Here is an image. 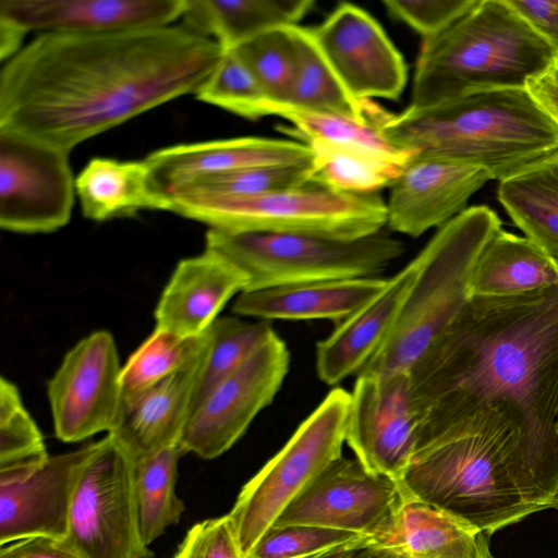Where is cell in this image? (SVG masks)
Masks as SVG:
<instances>
[{"instance_id":"cell-23","label":"cell","mask_w":558,"mask_h":558,"mask_svg":"<svg viewBox=\"0 0 558 558\" xmlns=\"http://www.w3.org/2000/svg\"><path fill=\"white\" fill-rule=\"evenodd\" d=\"M207 350L186 368L123 403L118 426L109 434L134 461L180 442Z\"/></svg>"},{"instance_id":"cell-29","label":"cell","mask_w":558,"mask_h":558,"mask_svg":"<svg viewBox=\"0 0 558 558\" xmlns=\"http://www.w3.org/2000/svg\"><path fill=\"white\" fill-rule=\"evenodd\" d=\"M497 196L525 236L558 259V151L499 182Z\"/></svg>"},{"instance_id":"cell-42","label":"cell","mask_w":558,"mask_h":558,"mask_svg":"<svg viewBox=\"0 0 558 558\" xmlns=\"http://www.w3.org/2000/svg\"><path fill=\"white\" fill-rule=\"evenodd\" d=\"M173 558H246L229 514L193 525Z\"/></svg>"},{"instance_id":"cell-31","label":"cell","mask_w":558,"mask_h":558,"mask_svg":"<svg viewBox=\"0 0 558 558\" xmlns=\"http://www.w3.org/2000/svg\"><path fill=\"white\" fill-rule=\"evenodd\" d=\"M295 50V74L289 99L293 107L348 116L368 121L365 101H357L343 87L326 60L311 28L287 26Z\"/></svg>"},{"instance_id":"cell-10","label":"cell","mask_w":558,"mask_h":558,"mask_svg":"<svg viewBox=\"0 0 558 558\" xmlns=\"http://www.w3.org/2000/svg\"><path fill=\"white\" fill-rule=\"evenodd\" d=\"M64 539L83 558L153 557L140 532L134 460L110 434L81 473Z\"/></svg>"},{"instance_id":"cell-44","label":"cell","mask_w":558,"mask_h":558,"mask_svg":"<svg viewBox=\"0 0 558 558\" xmlns=\"http://www.w3.org/2000/svg\"><path fill=\"white\" fill-rule=\"evenodd\" d=\"M0 558H83L65 539L29 537L1 545Z\"/></svg>"},{"instance_id":"cell-6","label":"cell","mask_w":558,"mask_h":558,"mask_svg":"<svg viewBox=\"0 0 558 558\" xmlns=\"http://www.w3.org/2000/svg\"><path fill=\"white\" fill-rule=\"evenodd\" d=\"M501 226L492 208L475 205L437 229L414 257L417 275L391 333L357 375L410 372L469 303L476 262Z\"/></svg>"},{"instance_id":"cell-45","label":"cell","mask_w":558,"mask_h":558,"mask_svg":"<svg viewBox=\"0 0 558 558\" xmlns=\"http://www.w3.org/2000/svg\"><path fill=\"white\" fill-rule=\"evenodd\" d=\"M526 89L558 124V53L545 71L527 82Z\"/></svg>"},{"instance_id":"cell-40","label":"cell","mask_w":558,"mask_h":558,"mask_svg":"<svg viewBox=\"0 0 558 558\" xmlns=\"http://www.w3.org/2000/svg\"><path fill=\"white\" fill-rule=\"evenodd\" d=\"M364 537L354 532L316 525L271 526L246 558H308Z\"/></svg>"},{"instance_id":"cell-26","label":"cell","mask_w":558,"mask_h":558,"mask_svg":"<svg viewBox=\"0 0 558 558\" xmlns=\"http://www.w3.org/2000/svg\"><path fill=\"white\" fill-rule=\"evenodd\" d=\"M82 214L94 221L131 217L141 210H170L173 203L161 192L143 160L92 158L75 178Z\"/></svg>"},{"instance_id":"cell-30","label":"cell","mask_w":558,"mask_h":558,"mask_svg":"<svg viewBox=\"0 0 558 558\" xmlns=\"http://www.w3.org/2000/svg\"><path fill=\"white\" fill-rule=\"evenodd\" d=\"M312 150V182L348 194H378L409 162L355 145L303 142Z\"/></svg>"},{"instance_id":"cell-16","label":"cell","mask_w":558,"mask_h":558,"mask_svg":"<svg viewBox=\"0 0 558 558\" xmlns=\"http://www.w3.org/2000/svg\"><path fill=\"white\" fill-rule=\"evenodd\" d=\"M401 499L397 481L367 471L356 459L340 457L281 512L272 526L316 525L372 537Z\"/></svg>"},{"instance_id":"cell-28","label":"cell","mask_w":558,"mask_h":558,"mask_svg":"<svg viewBox=\"0 0 558 558\" xmlns=\"http://www.w3.org/2000/svg\"><path fill=\"white\" fill-rule=\"evenodd\" d=\"M312 0H185L182 25L217 40L223 49L271 29L296 25Z\"/></svg>"},{"instance_id":"cell-14","label":"cell","mask_w":558,"mask_h":558,"mask_svg":"<svg viewBox=\"0 0 558 558\" xmlns=\"http://www.w3.org/2000/svg\"><path fill=\"white\" fill-rule=\"evenodd\" d=\"M350 396L345 442L367 471L398 482L416 446L410 374L357 375Z\"/></svg>"},{"instance_id":"cell-46","label":"cell","mask_w":558,"mask_h":558,"mask_svg":"<svg viewBox=\"0 0 558 558\" xmlns=\"http://www.w3.org/2000/svg\"><path fill=\"white\" fill-rule=\"evenodd\" d=\"M376 547L369 537H364L341 546L325 550L308 558H367Z\"/></svg>"},{"instance_id":"cell-9","label":"cell","mask_w":558,"mask_h":558,"mask_svg":"<svg viewBox=\"0 0 558 558\" xmlns=\"http://www.w3.org/2000/svg\"><path fill=\"white\" fill-rule=\"evenodd\" d=\"M350 397L347 390L332 388L286 445L242 487L228 514L245 557L281 512L342 457Z\"/></svg>"},{"instance_id":"cell-43","label":"cell","mask_w":558,"mask_h":558,"mask_svg":"<svg viewBox=\"0 0 558 558\" xmlns=\"http://www.w3.org/2000/svg\"><path fill=\"white\" fill-rule=\"evenodd\" d=\"M558 53V0H508Z\"/></svg>"},{"instance_id":"cell-13","label":"cell","mask_w":558,"mask_h":558,"mask_svg":"<svg viewBox=\"0 0 558 558\" xmlns=\"http://www.w3.org/2000/svg\"><path fill=\"white\" fill-rule=\"evenodd\" d=\"M289 365L288 347L275 332L192 411L179 445L203 459L228 451L274 401Z\"/></svg>"},{"instance_id":"cell-11","label":"cell","mask_w":558,"mask_h":558,"mask_svg":"<svg viewBox=\"0 0 558 558\" xmlns=\"http://www.w3.org/2000/svg\"><path fill=\"white\" fill-rule=\"evenodd\" d=\"M70 154L27 135L0 129V227L48 233L64 227L74 204Z\"/></svg>"},{"instance_id":"cell-21","label":"cell","mask_w":558,"mask_h":558,"mask_svg":"<svg viewBox=\"0 0 558 558\" xmlns=\"http://www.w3.org/2000/svg\"><path fill=\"white\" fill-rule=\"evenodd\" d=\"M418 270L413 258L385 288L316 345L319 379L335 386L359 374L391 333Z\"/></svg>"},{"instance_id":"cell-34","label":"cell","mask_w":558,"mask_h":558,"mask_svg":"<svg viewBox=\"0 0 558 558\" xmlns=\"http://www.w3.org/2000/svg\"><path fill=\"white\" fill-rule=\"evenodd\" d=\"M265 117L274 116L289 121L288 133L301 142L323 141L368 148L380 154L410 161L417 154L392 144L371 121L348 116L304 110L286 102L269 99L264 106Z\"/></svg>"},{"instance_id":"cell-33","label":"cell","mask_w":558,"mask_h":558,"mask_svg":"<svg viewBox=\"0 0 558 558\" xmlns=\"http://www.w3.org/2000/svg\"><path fill=\"white\" fill-rule=\"evenodd\" d=\"M209 341V328L203 335L190 338L155 328L122 367L123 403L190 366L206 352Z\"/></svg>"},{"instance_id":"cell-3","label":"cell","mask_w":558,"mask_h":558,"mask_svg":"<svg viewBox=\"0 0 558 558\" xmlns=\"http://www.w3.org/2000/svg\"><path fill=\"white\" fill-rule=\"evenodd\" d=\"M398 484L402 498L487 535L550 508L558 494L529 461L514 425L494 409L418 446Z\"/></svg>"},{"instance_id":"cell-4","label":"cell","mask_w":558,"mask_h":558,"mask_svg":"<svg viewBox=\"0 0 558 558\" xmlns=\"http://www.w3.org/2000/svg\"><path fill=\"white\" fill-rule=\"evenodd\" d=\"M368 120L399 148L482 168L498 182L558 151V124L526 87L400 113L375 104Z\"/></svg>"},{"instance_id":"cell-20","label":"cell","mask_w":558,"mask_h":558,"mask_svg":"<svg viewBox=\"0 0 558 558\" xmlns=\"http://www.w3.org/2000/svg\"><path fill=\"white\" fill-rule=\"evenodd\" d=\"M157 187L170 196L196 180L235 170L301 165L312 161V150L298 140L242 136L167 146L146 158Z\"/></svg>"},{"instance_id":"cell-27","label":"cell","mask_w":558,"mask_h":558,"mask_svg":"<svg viewBox=\"0 0 558 558\" xmlns=\"http://www.w3.org/2000/svg\"><path fill=\"white\" fill-rule=\"evenodd\" d=\"M554 287H558V259L525 235L501 228L476 262L471 296H514Z\"/></svg>"},{"instance_id":"cell-48","label":"cell","mask_w":558,"mask_h":558,"mask_svg":"<svg viewBox=\"0 0 558 558\" xmlns=\"http://www.w3.org/2000/svg\"><path fill=\"white\" fill-rule=\"evenodd\" d=\"M473 558H494L489 549V544L486 543Z\"/></svg>"},{"instance_id":"cell-35","label":"cell","mask_w":558,"mask_h":558,"mask_svg":"<svg viewBox=\"0 0 558 558\" xmlns=\"http://www.w3.org/2000/svg\"><path fill=\"white\" fill-rule=\"evenodd\" d=\"M43 435L25 410L19 389L0 379V485L24 481L48 460Z\"/></svg>"},{"instance_id":"cell-2","label":"cell","mask_w":558,"mask_h":558,"mask_svg":"<svg viewBox=\"0 0 558 558\" xmlns=\"http://www.w3.org/2000/svg\"><path fill=\"white\" fill-rule=\"evenodd\" d=\"M409 374L415 449L494 409L514 425L529 461L558 492V287L471 296Z\"/></svg>"},{"instance_id":"cell-39","label":"cell","mask_w":558,"mask_h":558,"mask_svg":"<svg viewBox=\"0 0 558 558\" xmlns=\"http://www.w3.org/2000/svg\"><path fill=\"white\" fill-rule=\"evenodd\" d=\"M312 161L263 166L204 177L182 190L194 189L222 195H259L305 185L312 182Z\"/></svg>"},{"instance_id":"cell-36","label":"cell","mask_w":558,"mask_h":558,"mask_svg":"<svg viewBox=\"0 0 558 558\" xmlns=\"http://www.w3.org/2000/svg\"><path fill=\"white\" fill-rule=\"evenodd\" d=\"M268 320L246 322L217 317L209 327L210 341L192 411L223 379L240 368L275 333Z\"/></svg>"},{"instance_id":"cell-38","label":"cell","mask_w":558,"mask_h":558,"mask_svg":"<svg viewBox=\"0 0 558 558\" xmlns=\"http://www.w3.org/2000/svg\"><path fill=\"white\" fill-rule=\"evenodd\" d=\"M195 98L248 120L265 117L268 99L234 49H223L219 64Z\"/></svg>"},{"instance_id":"cell-5","label":"cell","mask_w":558,"mask_h":558,"mask_svg":"<svg viewBox=\"0 0 558 558\" xmlns=\"http://www.w3.org/2000/svg\"><path fill=\"white\" fill-rule=\"evenodd\" d=\"M557 51L509 4L478 0L422 40L409 108L424 110L486 90L525 88Z\"/></svg>"},{"instance_id":"cell-47","label":"cell","mask_w":558,"mask_h":558,"mask_svg":"<svg viewBox=\"0 0 558 558\" xmlns=\"http://www.w3.org/2000/svg\"><path fill=\"white\" fill-rule=\"evenodd\" d=\"M367 558H407L395 551L376 547Z\"/></svg>"},{"instance_id":"cell-22","label":"cell","mask_w":558,"mask_h":558,"mask_svg":"<svg viewBox=\"0 0 558 558\" xmlns=\"http://www.w3.org/2000/svg\"><path fill=\"white\" fill-rule=\"evenodd\" d=\"M246 284L247 278L240 269L211 251L184 258L160 295L156 328L183 338L201 336Z\"/></svg>"},{"instance_id":"cell-17","label":"cell","mask_w":558,"mask_h":558,"mask_svg":"<svg viewBox=\"0 0 558 558\" xmlns=\"http://www.w3.org/2000/svg\"><path fill=\"white\" fill-rule=\"evenodd\" d=\"M489 180L482 168L416 155L390 186L386 227L411 238L438 229L465 210L469 199Z\"/></svg>"},{"instance_id":"cell-8","label":"cell","mask_w":558,"mask_h":558,"mask_svg":"<svg viewBox=\"0 0 558 558\" xmlns=\"http://www.w3.org/2000/svg\"><path fill=\"white\" fill-rule=\"evenodd\" d=\"M387 227L344 240L312 233L227 232L208 229L205 250L223 257L247 278L244 291L384 272L404 253Z\"/></svg>"},{"instance_id":"cell-25","label":"cell","mask_w":558,"mask_h":558,"mask_svg":"<svg viewBox=\"0 0 558 558\" xmlns=\"http://www.w3.org/2000/svg\"><path fill=\"white\" fill-rule=\"evenodd\" d=\"M369 541L407 558H473L488 535L428 504L402 498Z\"/></svg>"},{"instance_id":"cell-49","label":"cell","mask_w":558,"mask_h":558,"mask_svg":"<svg viewBox=\"0 0 558 558\" xmlns=\"http://www.w3.org/2000/svg\"><path fill=\"white\" fill-rule=\"evenodd\" d=\"M550 508L558 510V494H557L556 498L554 499Z\"/></svg>"},{"instance_id":"cell-18","label":"cell","mask_w":558,"mask_h":558,"mask_svg":"<svg viewBox=\"0 0 558 558\" xmlns=\"http://www.w3.org/2000/svg\"><path fill=\"white\" fill-rule=\"evenodd\" d=\"M185 0H1L0 21L29 32L108 34L171 25Z\"/></svg>"},{"instance_id":"cell-50","label":"cell","mask_w":558,"mask_h":558,"mask_svg":"<svg viewBox=\"0 0 558 558\" xmlns=\"http://www.w3.org/2000/svg\"><path fill=\"white\" fill-rule=\"evenodd\" d=\"M556 428H557V435H558V417H557V426H556Z\"/></svg>"},{"instance_id":"cell-32","label":"cell","mask_w":558,"mask_h":558,"mask_svg":"<svg viewBox=\"0 0 558 558\" xmlns=\"http://www.w3.org/2000/svg\"><path fill=\"white\" fill-rule=\"evenodd\" d=\"M186 451L178 444L134 461V492L140 532L149 546L178 524L184 505L175 494L178 463Z\"/></svg>"},{"instance_id":"cell-1","label":"cell","mask_w":558,"mask_h":558,"mask_svg":"<svg viewBox=\"0 0 558 558\" xmlns=\"http://www.w3.org/2000/svg\"><path fill=\"white\" fill-rule=\"evenodd\" d=\"M221 45L181 25L40 33L2 63L0 129L66 153L170 100L196 94Z\"/></svg>"},{"instance_id":"cell-19","label":"cell","mask_w":558,"mask_h":558,"mask_svg":"<svg viewBox=\"0 0 558 558\" xmlns=\"http://www.w3.org/2000/svg\"><path fill=\"white\" fill-rule=\"evenodd\" d=\"M97 445L49 457L24 481L0 485L1 545L29 537H66L76 484Z\"/></svg>"},{"instance_id":"cell-7","label":"cell","mask_w":558,"mask_h":558,"mask_svg":"<svg viewBox=\"0 0 558 558\" xmlns=\"http://www.w3.org/2000/svg\"><path fill=\"white\" fill-rule=\"evenodd\" d=\"M172 211L227 232L312 233L353 240L387 225L379 194H348L310 182L259 195H222L185 189Z\"/></svg>"},{"instance_id":"cell-37","label":"cell","mask_w":558,"mask_h":558,"mask_svg":"<svg viewBox=\"0 0 558 558\" xmlns=\"http://www.w3.org/2000/svg\"><path fill=\"white\" fill-rule=\"evenodd\" d=\"M233 49L269 100L288 101L295 74V50L287 26L263 33Z\"/></svg>"},{"instance_id":"cell-12","label":"cell","mask_w":558,"mask_h":558,"mask_svg":"<svg viewBox=\"0 0 558 558\" xmlns=\"http://www.w3.org/2000/svg\"><path fill=\"white\" fill-rule=\"evenodd\" d=\"M119 354L113 336L97 330L64 355L48 381L56 436L76 442L118 426L122 411Z\"/></svg>"},{"instance_id":"cell-15","label":"cell","mask_w":558,"mask_h":558,"mask_svg":"<svg viewBox=\"0 0 558 558\" xmlns=\"http://www.w3.org/2000/svg\"><path fill=\"white\" fill-rule=\"evenodd\" d=\"M311 32L354 99L400 98L408 81L405 61L380 24L361 7L342 2Z\"/></svg>"},{"instance_id":"cell-41","label":"cell","mask_w":558,"mask_h":558,"mask_svg":"<svg viewBox=\"0 0 558 558\" xmlns=\"http://www.w3.org/2000/svg\"><path fill=\"white\" fill-rule=\"evenodd\" d=\"M478 0H384L387 13L417 33L422 40L444 32Z\"/></svg>"},{"instance_id":"cell-24","label":"cell","mask_w":558,"mask_h":558,"mask_svg":"<svg viewBox=\"0 0 558 558\" xmlns=\"http://www.w3.org/2000/svg\"><path fill=\"white\" fill-rule=\"evenodd\" d=\"M379 277L333 279L243 291L235 314L260 320L328 319L338 324L372 300L386 286Z\"/></svg>"}]
</instances>
